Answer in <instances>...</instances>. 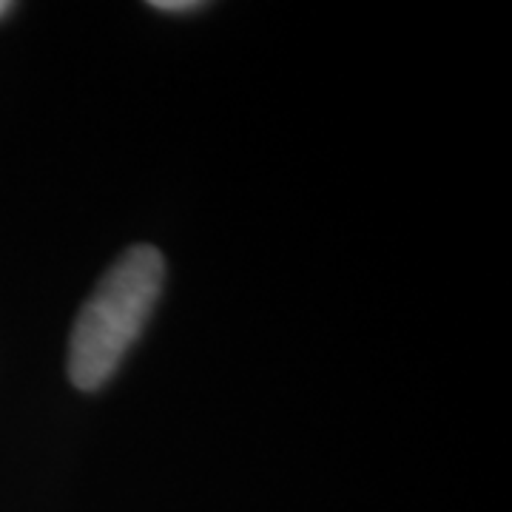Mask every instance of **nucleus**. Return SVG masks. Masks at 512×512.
<instances>
[{"label": "nucleus", "instance_id": "7ed1b4c3", "mask_svg": "<svg viewBox=\"0 0 512 512\" xmlns=\"http://www.w3.org/2000/svg\"><path fill=\"white\" fill-rule=\"evenodd\" d=\"M12 9H15V6H12V3H9V0H0V20L6 18V15H9V12H12Z\"/></svg>", "mask_w": 512, "mask_h": 512}, {"label": "nucleus", "instance_id": "f03ea898", "mask_svg": "<svg viewBox=\"0 0 512 512\" xmlns=\"http://www.w3.org/2000/svg\"><path fill=\"white\" fill-rule=\"evenodd\" d=\"M151 9H157L163 15H194V12H200L202 3L200 0H154Z\"/></svg>", "mask_w": 512, "mask_h": 512}, {"label": "nucleus", "instance_id": "f257e3e1", "mask_svg": "<svg viewBox=\"0 0 512 512\" xmlns=\"http://www.w3.org/2000/svg\"><path fill=\"white\" fill-rule=\"evenodd\" d=\"M163 282L165 259L154 245H131L97 282L69 339L66 370L80 393H97L117 376L163 296Z\"/></svg>", "mask_w": 512, "mask_h": 512}]
</instances>
